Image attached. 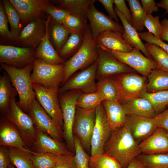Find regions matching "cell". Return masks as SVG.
Segmentation results:
<instances>
[{"label":"cell","instance_id":"16","mask_svg":"<svg viewBox=\"0 0 168 168\" xmlns=\"http://www.w3.org/2000/svg\"><path fill=\"white\" fill-rule=\"evenodd\" d=\"M87 19L90 22L92 36L95 40L100 34L108 30H113L124 33L123 26L99 11L94 4L88 8Z\"/></svg>","mask_w":168,"mask_h":168},{"label":"cell","instance_id":"57","mask_svg":"<svg viewBox=\"0 0 168 168\" xmlns=\"http://www.w3.org/2000/svg\"><path fill=\"white\" fill-rule=\"evenodd\" d=\"M158 7L161 8L166 10L165 15L168 13V0H161L156 3Z\"/></svg>","mask_w":168,"mask_h":168},{"label":"cell","instance_id":"34","mask_svg":"<svg viewBox=\"0 0 168 168\" xmlns=\"http://www.w3.org/2000/svg\"><path fill=\"white\" fill-rule=\"evenodd\" d=\"M10 81V77L6 72L0 76V109L4 114L9 108L12 95L16 91L15 88L12 87Z\"/></svg>","mask_w":168,"mask_h":168},{"label":"cell","instance_id":"3","mask_svg":"<svg viewBox=\"0 0 168 168\" xmlns=\"http://www.w3.org/2000/svg\"><path fill=\"white\" fill-rule=\"evenodd\" d=\"M98 49L93 39L90 26L87 25L84 32L82 43L78 51L64 63L63 85L74 73L96 61Z\"/></svg>","mask_w":168,"mask_h":168},{"label":"cell","instance_id":"24","mask_svg":"<svg viewBox=\"0 0 168 168\" xmlns=\"http://www.w3.org/2000/svg\"><path fill=\"white\" fill-rule=\"evenodd\" d=\"M0 145L32 151L26 148V146L17 128L6 118L3 119L0 124Z\"/></svg>","mask_w":168,"mask_h":168},{"label":"cell","instance_id":"48","mask_svg":"<svg viewBox=\"0 0 168 168\" xmlns=\"http://www.w3.org/2000/svg\"><path fill=\"white\" fill-rule=\"evenodd\" d=\"M53 168H77L75 154L59 156Z\"/></svg>","mask_w":168,"mask_h":168},{"label":"cell","instance_id":"25","mask_svg":"<svg viewBox=\"0 0 168 168\" xmlns=\"http://www.w3.org/2000/svg\"><path fill=\"white\" fill-rule=\"evenodd\" d=\"M127 115H133L154 118L156 115L152 105L148 100L138 97L124 100L122 104Z\"/></svg>","mask_w":168,"mask_h":168},{"label":"cell","instance_id":"53","mask_svg":"<svg viewBox=\"0 0 168 168\" xmlns=\"http://www.w3.org/2000/svg\"><path fill=\"white\" fill-rule=\"evenodd\" d=\"M141 3L146 14L152 15L158 11V7L154 0H141Z\"/></svg>","mask_w":168,"mask_h":168},{"label":"cell","instance_id":"45","mask_svg":"<svg viewBox=\"0 0 168 168\" xmlns=\"http://www.w3.org/2000/svg\"><path fill=\"white\" fill-rule=\"evenodd\" d=\"M159 16H153L152 15L146 14L144 25L150 33L155 37L161 39L163 32V28L160 21Z\"/></svg>","mask_w":168,"mask_h":168},{"label":"cell","instance_id":"46","mask_svg":"<svg viewBox=\"0 0 168 168\" xmlns=\"http://www.w3.org/2000/svg\"><path fill=\"white\" fill-rule=\"evenodd\" d=\"M8 21L2 1L0 4V35L1 37L11 40H14L9 30Z\"/></svg>","mask_w":168,"mask_h":168},{"label":"cell","instance_id":"39","mask_svg":"<svg viewBox=\"0 0 168 168\" xmlns=\"http://www.w3.org/2000/svg\"><path fill=\"white\" fill-rule=\"evenodd\" d=\"M144 44L152 58L157 64V69L168 72V53L156 44L148 43Z\"/></svg>","mask_w":168,"mask_h":168},{"label":"cell","instance_id":"32","mask_svg":"<svg viewBox=\"0 0 168 168\" xmlns=\"http://www.w3.org/2000/svg\"><path fill=\"white\" fill-rule=\"evenodd\" d=\"M96 85L97 91L101 94L105 100L115 101L120 100L119 92L114 78L101 79Z\"/></svg>","mask_w":168,"mask_h":168},{"label":"cell","instance_id":"27","mask_svg":"<svg viewBox=\"0 0 168 168\" xmlns=\"http://www.w3.org/2000/svg\"><path fill=\"white\" fill-rule=\"evenodd\" d=\"M114 8L122 23L124 30L123 35L127 42L133 47L138 49L147 57L152 58L145 44L140 37L138 32L129 24L123 14L115 7Z\"/></svg>","mask_w":168,"mask_h":168},{"label":"cell","instance_id":"4","mask_svg":"<svg viewBox=\"0 0 168 168\" xmlns=\"http://www.w3.org/2000/svg\"><path fill=\"white\" fill-rule=\"evenodd\" d=\"M16 91L12 95L9 106L5 113L6 118L16 127L26 146L32 147L36 139V131L33 121L17 105L15 97Z\"/></svg>","mask_w":168,"mask_h":168},{"label":"cell","instance_id":"59","mask_svg":"<svg viewBox=\"0 0 168 168\" xmlns=\"http://www.w3.org/2000/svg\"><path fill=\"white\" fill-rule=\"evenodd\" d=\"M0 168H8V166H2V167H0Z\"/></svg>","mask_w":168,"mask_h":168},{"label":"cell","instance_id":"29","mask_svg":"<svg viewBox=\"0 0 168 168\" xmlns=\"http://www.w3.org/2000/svg\"><path fill=\"white\" fill-rule=\"evenodd\" d=\"M145 91L148 93L168 90V72L156 68L152 71L147 76Z\"/></svg>","mask_w":168,"mask_h":168},{"label":"cell","instance_id":"28","mask_svg":"<svg viewBox=\"0 0 168 168\" xmlns=\"http://www.w3.org/2000/svg\"><path fill=\"white\" fill-rule=\"evenodd\" d=\"M96 0H60L56 1L58 7L65 9L70 14L87 19L86 14L90 7L96 1Z\"/></svg>","mask_w":168,"mask_h":168},{"label":"cell","instance_id":"22","mask_svg":"<svg viewBox=\"0 0 168 168\" xmlns=\"http://www.w3.org/2000/svg\"><path fill=\"white\" fill-rule=\"evenodd\" d=\"M141 153L150 154L168 152V132L157 128L149 137L139 144Z\"/></svg>","mask_w":168,"mask_h":168},{"label":"cell","instance_id":"2","mask_svg":"<svg viewBox=\"0 0 168 168\" xmlns=\"http://www.w3.org/2000/svg\"><path fill=\"white\" fill-rule=\"evenodd\" d=\"M1 67L8 75L18 95L19 100L16 101L17 105L27 113L30 103L36 98L31 79L33 65L18 68L1 63Z\"/></svg>","mask_w":168,"mask_h":168},{"label":"cell","instance_id":"36","mask_svg":"<svg viewBox=\"0 0 168 168\" xmlns=\"http://www.w3.org/2000/svg\"><path fill=\"white\" fill-rule=\"evenodd\" d=\"M139 97L149 101L156 113L162 111L168 105V90L152 93L147 92L145 90L141 93Z\"/></svg>","mask_w":168,"mask_h":168},{"label":"cell","instance_id":"14","mask_svg":"<svg viewBox=\"0 0 168 168\" xmlns=\"http://www.w3.org/2000/svg\"><path fill=\"white\" fill-rule=\"evenodd\" d=\"M9 1L18 12L23 27L33 21L42 18L46 13L47 7L51 5L48 0Z\"/></svg>","mask_w":168,"mask_h":168},{"label":"cell","instance_id":"51","mask_svg":"<svg viewBox=\"0 0 168 168\" xmlns=\"http://www.w3.org/2000/svg\"><path fill=\"white\" fill-rule=\"evenodd\" d=\"M157 128H164L168 132V108L154 117Z\"/></svg>","mask_w":168,"mask_h":168},{"label":"cell","instance_id":"23","mask_svg":"<svg viewBox=\"0 0 168 168\" xmlns=\"http://www.w3.org/2000/svg\"><path fill=\"white\" fill-rule=\"evenodd\" d=\"M51 17L49 15L45 22L46 26V34L35 51L36 58L42 59L52 64H64V60L58 54L51 44L49 39V26Z\"/></svg>","mask_w":168,"mask_h":168},{"label":"cell","instance_id":"52","mask_svg":"<svg viewBox=\"0 0 168 168\" xmlns=\"http://www.w3.org/2000/svg\"><path fill=\"white\" fill-rule=\"evenodd\" d=\"M98 1L104 7L108 13L109 16L116 22L119 23V19L113 7L114 0H99Z\"/></svg>","mask_w":168,"mask_h":168},{"label":"cell","instance_id":"37","mask_svg":"<svg viewBox=\"0 0 168 168\" xmlns=\"http://www.w3.org/2000/svg\"><path fill=\"white\" fill-rule=\"evenodd\" d=\"M84 32V31L79 33H71L70 34L66 43L59 51L62 58L67 57L73 54H74L78 51L83 41Z\"/></svg>","mask_w":168,"mask_h":168},{"label":"cell","instance_id":"55","mask_svg":"<svg viewBox=\"0 0 168 168\" xmlns=\"http://www.w3.org/2000/svg\"><path fill=\"white\" fill-rule=\"evenodd\" d=\"M161 22L163 28V32L161 40L168 42V18L164 19Z\"/></svg>","mask_w":168,"mask_h":168},{"label":"cell","instance_id":"49","mask_svg":"<svg viewBox=\"0 0 168 168\" xmlns=\"http://www.w3.org/2000/svg\"><path fill=\"white\" fill-rule=\"evenodd\" d=\"M140 37L142 40L147 43H152L161 48L168 53V44L160 39L155 37L152 34L149 32H139Z\"/></svg>","mask_w":168,"mask_h":168},{"label":"cell","instance_id":"30","mask_svg":"<svg viewBox=\"0 0 168 168\" xmlns=\"http://www.w3.org/2000/svg\"><path fill=\"white\" fill-rule=\"evenodd\" d=\"M8 149L11 163L17 168H35L31 158L33 151L11 147Z\"/></svg>","mask_w":168,"mask_h":168},{"label":"cell","instance_id":"26","mask_svg":"<svg viewBox=\"0 0 168 168\" xmlns=\"http://www.w3.org/2000/svg\"><path fill=\"white\" fill-rule=\"evenodd\" d=\"M102 103L112 131L124 125L127 114L119 101L105 100Z\"/></svg>","mask_w":168,"mask_h":168},{"label":"cell","instance_id":"8","mask_svg":"<svg viewBox=\"0 0 168 168\" xmlns=\"http://www.w3.org/2000/svg\"><path fill=\"white\" fill-rule=\"evenodd\" d=\"M112 132L101 103L96 109V119L91 141L90 161L105 153V145Z\"/></svg>","mask_w":168,"mask_h":168},{"label":"cell","instance_id":"38","mask_svg":"<svg viewBox=\"0 0 168 168\" xmlns=\"http://www.w3.org/2000/svg\"><path fill=\"white\" fill-rule=\"evenodd\" d=\"M136 158L148 168L168 167V152L140 154Z\"/></svg>","mask_w":168,"mask_h":168},{"label":"cell","instance_id":"18","mask_svg":"<svg viewBox=\"0 0 168 168\" xmlns=\"http://www.w3.org/2000/svg\"><path fill=\"white\" fill-rule=\"evenodd\" d=\"M98 49L96 62L98 76L105 77L117 74L133 72L134 71L131 68L118 61L110 52Z\"/></svg>","mask_w":168,"mask_h":168},{"label":"cell","instance_id":"60","mask_svg":"<svg viewBox=\"0 0 168 168\" xmlns=\"http://www.w3.org/2000/svg\"><path fill=\"white\" fill-rule=\"evenodd\" d=\"M167 168H168V167Z\"/></svg>","mask_w":168,"mask_h":168},{"label":"cell","instance_id":"33","mask_svg":"<svg viewBox=\"0 0 168 168\" xmlns=\"http://www.w3.org/2000/svg\"><path fill=\"white\" fill-rule=\"evenodd\" d=\"M49 26L53 44L59 52L72 32L63 25L58 23L52 19L50 21Z\"/></svg>","mask_w":168,"mask_h":168},{"label":"cell","instance_id":"20","mask_svg":"<svg viewBox=\"0 0 168 168\" xmlns=\"http://www.w3.org/2000/svg\"><path fill=\"white\" fill-rule=\"evenodd\" d=\"M46 32L45 20L39 18L24 27L17 41L24 47H38Z\"/></svg>","mask_w":168,"mask_h":168},{"label":"cell","instance_id":"31","mask_svg":"<svg viewBox=\"0 0 168 168\" xmlns=\"http://www.w3.org/2000/svg\"><path fill=\"white\" fill-rule=\"evenodd\" d=\"M10 27V32L14 40L17 41L23 28L19 16L9 0L2 1Z\"/></svg>","mask_w":168,"mask_h":168},{"label":"cell","instance_id":"19","mask_svg":"<svg viewBox=\"0 0 168 168\" xmlns=\"http://www.w3.org/2000/svg\"><path fill=\"white\" fill-rule=\"evenodd\" d=\"M95 41L98 48L109 52L128 53L133 49L125 40L123 33L119 31H106L99 35Z\"/></svg>","mask_w":168,"mask_h":168},{"label":"cell","instance_id":"56","mask_svg":"<svg viewBox=\"0 0 168 168\" xmlns=\"http://www.w3.org/2000/svg\"><path fill=\"white\" fill-rule=\"evenodd\" d=\"M126 168H148L136 157L133 159Z\"/></svg>","mask_w":168,"mask_h":168},{"label":"cell","instance_id":"11","mask_svg":"<svg viewBox=\"0 0 168 168\" xmlns=\"http://www.w3.org/2000/svg\"><path fill=\"white\" fill-rule=\"evenodd\" d=\"M34 48L0 45V62L11 66L20 68L33 65L36 58Z\"/></svg>","mask_w":168,"mask_h":168},{"label":"cell","instance_id":"35","mask_svg":"<svg viewBox=\"0 0 168 168\" xmlns=\"http://www.w3.org/2000/svg\"><path fill=\"white\" fill-rule=\"evenodd\" d=\"M132 17L133 26L138 32L144 30V21L146 15L139 0H128Z\"/></svg>","mask_w":168,"mask_h":168},{"label":"cell","instance_id":"41","mask_svg":"<svg viewBox=\"0 0 168 168\" xmlns=\"http://www.w3.org/2000/svg\"><path fill=\"white\" fill-rule=\"evenodd\" d=\"M59 156L52 153H39L33 151L31 158L35 168H53Z\"/></svg>","mask_w":168,"mask_h":168},{"label":"cell","instance_id":"40","mask_svg":"<svg viewBox=\"0 0 168 168\" xmlns=\"http://www.w3.org/2000/svg\"><path fill=\"white\" fill-rule=\"evenodd\" d=\"M105 99L99 91L81 94L78 98L76 107L85 110L96 108Z\"/></svg>","mask_w":168,"mask_h":168},{"label":"cell","instance_id":"58","mask_svg":"<svg viewBox=\"0 0 168 168\" xmlns=\"http://www.w3.org/2000/svg\"><path fill=\"white\" fill-rule=\"evenodd\" d=\"M8 168H15L14 166L11 163L8 166Z\"/></svg>","mask_w":168,"mask_h":168},{"label":"cell","instance_id":"44","mask_svg":"<svg viewBox=\"0 0 168 168\" xmlns=\"http://www.w3.org/2000/svg\"><path fill=\"white\" fill-rule=\"evenodd\" d=\"M62 25L72 33L84 31L88 25L86 19L70 14L66 17Z\"/></svg>","mask_w":168,"mask_h":168},{"label":"cell","instance_id":"5","mask_svg":"<svg viewBox=\"0 0 168 168\" xmlns=\"http://www.w3.org/2000/svg\"><path fill=\"white\" fill-rule=\"evenodd\" d=\"M31 79L33 84L47 88L58 87L64 76V64H52L36 58L33 65Z\"/></svg>","mask_w":168,"mask_h":168},{"label":"cell","instance_id":"13","mask_svg":"<svg viewBox=\"0 0 168 168\" xmlns=\"http://www.w3.org/2000/svg\"><path fill=\"white\" fill-rule=\"evenodd\" d=\"M97 68L96 61L90 66L68 80L59 89L58 94L76 90L81 91L84 93L96 91L95 78Z\"/></svg>","mask_w":168,"mask_h":168},{"label":"cell","instance_id":"1","mask_svg":"<svg viewBox=\"0 0 168 168\" xmlns=\"http://www.w3.org/2000/svg\"><path fill=\"white\" fill-rule=\"evenodd\" d=\"M104 152L116 160L122 168H126L141 153L139 144L125 125L112 131L105 145Z\"/></svg>","mask_w":168,"mask_h":168},{"label":"cell","instance_id":"15","mask_svg":"<svg viewBox=\"0 0 168 168\" xmlns=\"http://www.w3.org/2000/svg\"><path fill=\"white\" fill-rule=\"evenodd\" d=\"M147 78L133 72L123 73L114 78L119 92L120 100L139 97L146 89Z\"/></svg>","mask_w":168,"mask_h":168},{"label":"cell","instance_id":"21","mask_svg":"<svg viewBox=\"0 0 168 168\" xmlns=\"http://www.w3.org/2000/svg\"><path fill=\"white\" fill-rule=\"evenodd\" d=\"M35 128L36 139L32 147V151L39 153H52L59 156L75 154L62 142L53 138Z\"/></svg>","mask_w":168,"mask_h":168},{"label":"cell","instance_id":"54","mask_svg":"<svg viewBox=\"0 0 168 168\" xmlns=\"http://www.w3.org/2000/svg\"><path fill=\"white\" fill-rule=\"evenodd\" d=\"M11 163L8 149L6 147L1 146L0 148V167L7 166Z\"/></svg>","mask_w":168,"mask_h":168},{"label":"cell","instance_id":"50","mask_svg":"<svg viewBox=\"0 0 168 168\" xmlns=\"http://www.w3.org/2000/svg\"><path fill=\"white\" fill-rule=\"evenodd\" d=\"M116 7L124 15L130 24L132 26V17L130 10L124 0H114Z\"/></svg>","mask_w":168,"mask_h":168},{"label":"cell","instance_id":"9","mask_svg":"<svg viewBox=\"0 0 168 168\" xmlns=\"http://www.w3.org/2000/svg\"><path fill=\"white\" fill-rule=\"evenodd\" d=\"M27 113L35 128L54 139L61 142L64 139L63 129L49 115L35 99L30 103Z\"/></svg>","mask_w":168,"mask_h":168},{"label":"cell","instance_id":"10","mask_svg":"<svg viewBox=\"0 0 168 168\" xmlns=\"http://www.w3.org/2000/svg\"><path fill=\"white\" fill-rule=\"evenodd\" d=\"M33 87L38 101L49 115L63 129V115L58 97V87L48 89L35 84H33Z\"/></svg>","mask_w":168,"mask_h":168},{"label":"cell","instance_id":"12","mask_svg":"<svg viewBox=\"0 0 168 168\" xmlns=\"http://www.w3.org/2000/svg\"><path fill=\"white\" fill-rule=\"evenodd\" d=\"M110 52L119 62L144 76H147L152 70L158 67L157 64L153 59L143 55L138 49L135 47L128 53Z\"/></svg>","mask_w":168,"mask_h":168},{"label":"cell","instance_id":"6","mask_svg":"<svg viewBox=\"0 0 168 168\" xmlns=\"http://www.w3.org/2000/svg\"><path fill=\"white\" fill-rule=\"evenodd\" d=\"M81 94L76 91H71L60 94L58 99L63 115L64 139L67 147L73 152H75V147L72 127L76 112L77 101Z\"/></svg>","mask_w":168,"mask_h":168},{"label":"cell","instance_id":"47","mask_svg":"<svg viewBox=\"0 0 168 168\" xmlns=\"http://www.w3.org/2000/svg\"><path fill=\"white\" fill-rule=\"evenodd\" d=\"M46 12L51 16L53 20L60 24H62L66 17L70 14L65 9L51 5L47 7Z\"/></svg>","mask_w":168,"mask_h":168},{"label":"cell","instance_id":"17","mask_svg":"<svg viewBox=\"0 0 168 168\" xmlns=\"http://www.w3.org/2000/svg\"><path fill=\"white\" fill-rule=\"evenodd\" d=\"M124 125L138 144L151 135L157 128L154 118L127 115Z\"/></svg>","mask_w":168,"mask_h":168},{"label":"cell","instance_id":"43","mask_svg":"<svg viewBox=\"0 0 168 168\" xmlns=\"http://www.w3.org/2000/svg\"><path fill=\"white\" fill-rule=\"evenodd\" d=\"M75 159L77 168H90L91 157L86 152L79 140L74 136Z\"/></svg>","mask_w":168,"mask_h":168},{"label":"cell","instance_id":"7","mask_svg":"<svg viewBox=\"0 0 168 168\" xmlns=\"http://www.w3.org/2000/svg\"><path fill=\"white\" fill-rule=\"evenodd\" d=\"M96 109L85 110L76 107L72 127L74 136L79 140L85 151L91 150V141L96 119Z\"/></svg>","mask_w":168,"mask_h":168},{"label":"cell","instance_id":"42","mask_svg":"<svg viewBox=\"0 0 168 168\" xmlns=\"http://www.w3.org/2000/svg\"><path fill=\"white\" fill-rule=\"evenodd\" d=\"M90 168H122L119 162L105 153L98 155L89 163Z\"/></svg>","mask_w":168,"mask_h":168}]
</instances>
